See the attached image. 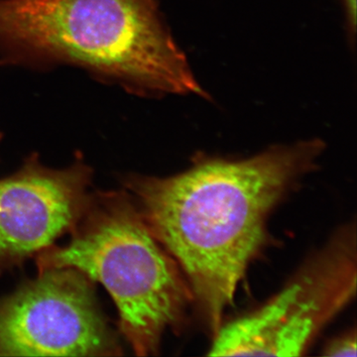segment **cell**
I'll return each instance as SVG.
<instances>
[{
  "label": "cell",
  "mask_w": 357,
  "mask_h": 357,
  "mask_svg": "<svg viewBox=\"0 0 357 357\" xmlns=\"http://www.w3.org/2000/svg\"><path fill=\"white\" fill-rule=\"evenodd\" d=\"M91 180L93 170L81 159L52 169L35 153L17 172L0 178V275L74 230L88 208Z\"/></svg>",
  "instance_id": "8992f818"
},
{
  "label": "cell",
  "mask_w": 357,
  "mask_h": 357,
  "mask_svg": "<svg viewBox=\"0 0 357 357\" xmlns=\"http://www.w3.org/2000/svg\"><path fill=\"white\" fill-rule=\"evenodd\" d=\"M64 246L36 256L39 271L74 268L102 284L121 335L138 356H158L167 331L184 330L194 297L175 259L152 236L126 190L91 192Z\"/></svg>",
  "instance_id": "3957f363"
},
{
  "label": "cell",
  "mask_w": 357,
  "mask_h": 357,
  "mask_svg": "<svg viewBox=\"0 0 357 357\" xmlns=\"http://www.w3.org/2000/svg\"><path fill=\"white\" fill-rule=\"evenodd\" d=\"M1 356H123L96 295L74 268H49L0 298Z\"/></svg>",
  "instance_id": "5b68a950"
},
{
  "label": "cell",
  "mask_w": 357,
  "mask_h": 357,
  "mask_svg": "<svg viewBox=\"0 0 357 357\" xmlns=\"http://www.w3.org/2000/svg\"><path fill=\"white\" fill-rule=\"evenodd\" d=\"M2 63L72 65L140 96L208 98L156 0H0Z\"/></svg>",
  "instance_id": "7a4b0ae2"
},
{
  "label": "cell",
  "mask_w": 357,
  "mask_h": 357,
  "mask_svg": "<svg viewBox=\"0 0 357 357\" xmlns=\"http://www.w3.org/2000/svg\"><path fill=\"white\" fill-rule=\"evenodd\" d=\"M356 222L335 230L276 295L223 323L208 356H301L356 297Z\"/></svg>",
  "instance_id": "277c9868"
},
{
  "label": "cell",
  "mask_w": 357,
  "mask_h": 357,
  "mask_svg": "<svg viewBox=\"0 0 357 357\" xmlns=\"http://www.w3.org/2000/svg\"><path fill=\"white\" fill-rule=\"evenodd\" d=\"M325 150L323 140L312 138L248 158L198 154L189 168L167 177H124L148 229L182 270L192 307L213 337L269 243L270 215L317 170Z\"/></svg>",
  "instance_id": "6da1fadb"
},
{
  "label": "cell",
  "mask_w": 357,
  "mask_h": 357,
  "mask_svg": "<svg viewBox=\"0 0 357 357\" xmlns=\"http://www.w3.org/2000/svg\"><path fill=\"white\" fill-rule=\"evenodd\" d=\"M344 8L345 25L351 40L354 39L356 33V0H340Z\"/></svg>",
  "instance_id": "ba28073f"
},
{
  "label": "cell",
  "mask_w": 357,
  "mask_h": 357,
  "mask_svg": "<svg viewBox=\"0 0 357 357\" xmlns=\"http://www.w3.org/2000/svg\"><path fill=\"white\" fill-rule=\"evenodd\" d=\"M1 139H2V133L0 132V142H1Z\"/></svg>",
  "instance_id": "9c48e42d"
},
{
  "label": "cell",
  "mask_w": 357,
  "mask_h": 357,
  "mask_svg": "<svg viewBox=\"0 0 357 357\" xmlns=\"http://www.w3.org/2000/svg\"><path fill=\"white\" fill-rule=\"evenodd\" d=\"M356 328L337 335L325 345L323 354L326 356H356Z\"/></svg>",
  "instance_id": "52a82bcc"
}]
</instances>
